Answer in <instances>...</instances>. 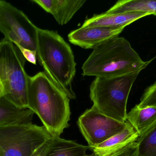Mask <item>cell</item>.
I'll use <instances>...</instances> for the list:
<instances>
[{"mask_svg": "<svg viewBox=\"0 0 156 156\" xmlns=\"http://www.w3.org/2000/svg\"><path fill=\"white\" fill-rule=\"evenodd\" d=\"M70 99L44 71L28 78V108L36 114L53 138L60 137L68 128Z\"/></svg>", "mask_w": 156, "mask_h": 156, "instance_id": "1", "label": "cell"}, {"mask_svg": "<svg viewBox=\"0 0 156 156\" xmlns=\"http://www.w3.org/2000/svg\"><path fill=\"white\" fill-rule=\"evenodd\" d=\"M83 65V76L110 78L141 71L150 61L142 60L123 37L110 38L93 49Z\"/></svg>", "mask_w": 156, "mask_h": 156, "instance_id": "2", "label": "cell"}, {"mask_svg": "<svg viewBox=\"0 0 156 156\" xmlns=\"http://www.w3.org/2000/svg\"><path fill=\"white\" fill-rule=\"evenodd\" d=\"M37 58L49 78L76 99L72 83L76 73L75 57L69 45L55 31L38 28Z\"/></svg>", "mask_w": 156, "mask_h": 156, "instance_id": "3", "label": "cell"}, {"mask_svg": "<svg viewBox=\"0 0 156 156\" xmlns=\"http://www.w3.org/2000/svg\"><path fill=\"white\" fill-rule=\"evenodd\" d=\"M140 72L113 78L96 77L90 86L93 106L106 116L126 122L128 96Z\"/></svg>", "mask_w": 156, "mask_h": 156, "instance_id": "4", "label": "cell"}, {"mask_svg": "<svg viewBox=\"0 0 156 156\" xmlns=\"http://www.w3.org/2000/svg\"><path fill=\"white\" fill-rule=\"evenodd\" d=\"M25 59L18 48L3 38L0 41V79L4 88L3 98L20 109H28V78Z\"/></svg>", "mask_w": 156, "mask_h": 156, "instance_id": "5", "label": "cell"}, {"mask_svg": "<svg viewBox=\"0 0 156 156\" xmlns=\"http://www.w3.org/2000/svg\"><path fill=\"white\" fill-rule=\"evenodd\" d=\"M52 138L46 128L32 122L0 127L1 156H37Z\"/></svg>", "mask_w": 156, "mask_h": 156, "instance_id": "6", "label": "cell"}, {"mask_svg": "<svg viewBox=\"0 0 156 156\" xmlns=\"http://www.w3.org/2000/svg\"><path fill=\"white\" fill-rule=\"evenodd\" d=\"M38 28L23 11L0 1V32L4 38L37 52Z\"/></svg>", "mask_w": 156, "mask_h": 156, "instance_id": "7", "label": "cell"}, {"mask_svg": "<svg viewBox=\"0 0 156 156\" xmlns=\"http://www.w3.org/2000/svg\"><path fill=\"white\" fill-rule=\"evenodd\" d=\"M77 124L88 146L91 148L121 132L128 123L106 116L92 106L80 116Z\"/></svg>", "mask_w": 156, "mask_h": 156, "instance_id": "8", "label": "cell"}, {"mask_svg": "<svg viewBox=\"0 0 156 156\" xmlns=\"http://www.w3.org/2000/svg\"><path fill=\"white\" fill-rule=\"evenodd\" d=\"M125 27L111 28L104 27H80L68 35L69 42L82 48H94L101 43L118 36Z\"/></svg>", "mask_w": 156, "mask_h": 156, "instance_id": "9", "label": "cell"}, {"mask_svg": "<svg viewBox=\"0 0 156 156\" xmlns=\"http://www.w3.org/2000/svg\"><path fill=\"white\" fill-rule=\"evenodd\" d=\"M47 13L51 14L60 25L68 23L84 5V0H33Z\"/></svg>", "mask_w": 156, "mask_h": 156, "instance_id": "10", "label": "cell"}, {"mask_svg": "<svg viewBox=\"0 0 156 156\" xmlns=\"http://www.w3.org/2000/svg\"><path fill=\"white\" fill-rule=\"evenodd\" d=\"M128 125L122 132L97 146L90 148L97 156H112L137 140L139 135L133 128Z\"/></svg>", "mask_w": 156, "mask_h": 156, "instance_id": "11", "label": "cell"}, {"mask_svg": "<svg viewBox=\"0 0 156 156\" xmlns=\"http://www.w3.org/2000/svg\"><path fill=\"white\" fill-rule=\"evenodd\" d=\"M149 14L142 13H125L107 14L104 13L94 16L84 21L81 27H104L111 28H120L126 27Z\"/></svg>", "mask_w": 156, "mask_h": 156, "instance_id": "12", "label": "cell"}, {"mask_svg": "<svg viewBox=\"0 0 156 156\" xmlns=\"http://www.w3.org/2000/svg\"><path fill=\"white\" fill-rule=\"evenodd\" d=\"M89 146L60 137H52L48 142L44 156H97L94 153L87 154Z\"/></svg>", "mask_w": 156, "mask_h": 156, "instance_id": "13", "label": "cell"}, {"mask_svg": "<svg viewBox=\"0 0 156 156\" xmlns=\"http://www.w3.org/2000/svg\"><path fill=\"white\" fill-rule=\"evenodd\" d=\"M34 113L29 109H20L4 98L0 99V127L32 122Z\"/></svg>", "mask_w": 156, "mask_h": 156, "instance_id": "14", "label": "cell"}, {"mask_svg": "<svg viewBox=\"0 0 156 156\" xmlns=\"http://www.w3.org/2000/svg\"><path fill=\"white\" fill-rule=\"evenodd\" d=\"M127 122L140 135L156 123V107L136 105L127 114Z\"/></svg>", "mask_w": 156, "mask_h": 156, "instance_id": "15", "label": "cell"}, {"mask_svg": "<svg viewBox=\"0 0 156 156\" xmlns=\"http://www.w3.org/2000/svg\"><path fill=\"white\" fill-rule=\"evenodd\" d=\"M146 13L156 16V0H121L105 12L107 14Z\"/></svg>", "mask_w": 156, "mask_h": 156, "instance_id": "16", "label": "cell"}, {"mask_svg": "<svg viewBox=\"0 0 156 156\" xmlns=\"http://www.w3.org/2000/svg\"><path fill=\"white\" fill-rule=\"evenodd\" d=\"M137 156H156V123L139 135Z\"/></svg>", "mask_w": 156, "mask_h": 156, "instance_id": "17", "label": "cell"}, {"mask_svg": "<svg viewBox=\"0 0 156 156\" xmlns=\"http://www.w3.org/2000/svg\"><path fill=\"white\" fill-rule=\"evenodd\" d=\"M137 105L140 108L156 107V82L145 90Z\"/></svg>", "mask_w": 156, "mask_h": 156, "instance_id": "18", "label": "cell"}, {"mask_svg": "<svg viewBox=\"0 0 156 156\" xmlns=\"http://www.w3.org/2000/svg\"><path fill=\"white\" fill-rule=\"evenodd\" d=\"M19 49L26 60L34 65H36L37 52L23 47L18 44H14Z\"/></svg>", "mask_w": 156, "mask_h": 156, "instance_id": "19", "label": "cell"}, {"mask_svg": "<svg viewBox=\"0 0 156 156\" xmlns=\"http://www.w3.org/2000/svg\"><path fill=\"white\" fill-rule=\"evenodd\" d=\"M137 156V143L136 141H135L112 156Z\"/></svg>", "mask_w": 156, "mask_h": 156, "instance_id": "20", "label": "cell"}, {"mask_svg": "<svg viewBox=\"0 0 156 156\" xmlns=\"http://www.w3.org/2000/svg\"><path fill=\"white\" fill-rule=\"evenodd\" d=\"M4 95V88L2 80L0 79V99L3 98Z\"/></svg>", "mask_w": 156, "mask_h": 156, "instance_id": "21", "label": "cell"}, {"mask_svg": "<svg viewBox=\"0 0 156 156\" xmlns=\"http://www.w3.org/2000/svg\"><path fill=\"white\" fill-rule=\"evenodd\" d=\"M0 156H1V155H0Z\"/></svg>", "mask_w": 156, "mask_h": 156, "instance_id": "22", "label": "cell"}]
</instances>
